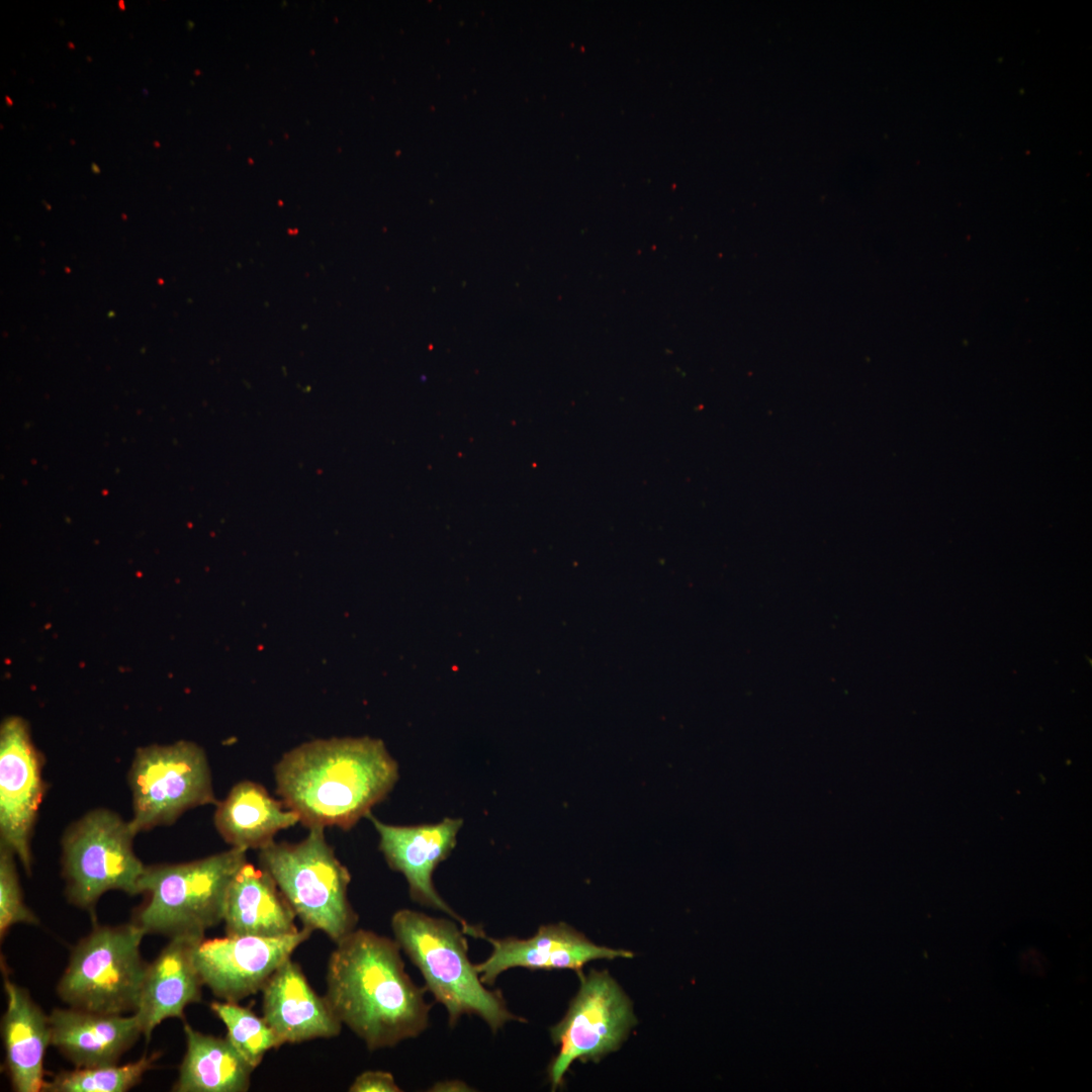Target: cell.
Here are the masks:
<instances>
[{
	"label": "cell",
	"instance_id": "16",
	"mask_svg": "<svg viewBox=\"0 0 1092 1092\" xmlns=\"http://www.w3.org/2000/svg\"><path fill=\"white\" fill-rule=\"evenodd\" d=\"M50 1016L51 1045L76 1068L117 1064L143 1034L136 1015L104 1014L69 1007Z\"/></svg>",
	"mask_w": 1092,
	"mask_h": 1092
},
{
	"label": "cell",
	"instance_id": "24",
	"mask_svg": "<svg viewBox=\"0 0 1092 1092\" xmlns=\"http://www.w3.org/2000/svg\"><path fill=\"white\" fill-rule=\"evenodd\" d=\"M351 1092H399L392 1074L384 1071H366L354 1080Z\"/></svg>",
	"mask_w": 1092,
	"mask_h": 1092
},
{
	"label": "cell",
	"instance_id": "13",
	"mask_svg": "<svg viewBox=\"0 0 1092 1092\" xmlns=\"http://www.w3.org/2000/svg\"><path fill=\"white\" fill-rule=\"evenodd\" d=\"M367 818L378 832L379 849L387 864L406 879L411 898L446 913L461 923L462 929L467 927L469 924L438 894L432 880L438 864L455 847L462 819L445 818L435 824L399 826L381 822L371 813Z\"/></svg>",
	"mask_w": 1092,
	"mask_h": 1092
},
{
	"label": "cell",
	"instance_id": "22",
	"mask_svg": "<svg viewBox=\"0 0 1092 1092\" xmlns=\"http://www.w3.org/2000/svg\"><path fill=\"white\" fill-rule=\"evenodd\" d=\"M210 1009L224 1023L228 1040L254 1069L269 1050L282 1045L263 1016L259 1017L238 1002L213 1001Z\"/></svg>",
	"mask_w": 1092,
	"mask_h": 1092
},
{
	"label": "cell",
	"instance_id": "18",
	"mask_svg": "<svg viewBox=\"0 0 1092 1092\" xmlns=\"http://www.w3.org/2000/svg\"><path fill=\"white\" fill-rule=\"evenodd\" d=\"M296 914L264 869L246 861L231 882L223 913L228 935L279 937L299 929Z\"/></svg>",
	"mask_w": 1092,
	"mask_h": 1092
},
{
	"label": "cell",
	"instance_id": "27",
	"mask_svg": "<svg viewBox=\"0 0 1092 1092\" xmlns=\"http://www.w3.org/2000/svg\"><path fill=\"white\" fill-rule=\"evenodd\" d=\"M91 166H92L91 168H92V171H93V172H95V173H99V172H100V169H99V167H98V166H97V165H96L95 163H93V164H92Z\"/></svg>",
	"mask_w": 1092,
	"mask_h": 1092
},
{
	"label": "cell",
	"instance_id": "1",
	"mask_svg": "<svg viewBox=\"0 0 1092 1092\" xmlns=\"http://www.w3.org/2000/svg\"><path fill=\"white\" fill-rule=\"evenodd\" d=\"M331 953L326 1000L371 1050L418 1037L429 1026L425 988L405 972L397 941L355 929Z\"/></svg>",
	"mask_w": 1092,
	"mask_h": 1092
},
{
	"label": "cell",
	"instance_id": "21",
	"mask_svg": "<svg viewBox=\"0 0 1092 1092\" xmlns=\"http://www.w3.org/2000/svg\"><path fill=\"white\" fill-rule=\"evenodd\" d=\"M160 1055H144L125 1065H103L61 1071L44 1081V1092H125L139 1084Z\"/></svg>",
	"mask_w": 1092,
	"mask_h": 1092
},
{
	"label": "cell",
	"instance_id": "17",
	"mask_svg": "<svg viewBox=\"0 0 1092 1092\" xmlns=\"http://www.w3.org/2000/svg\"><path fill=\"white\" fill-rule=\"evenodd\" d=\"M6 1010L1 1033L5 1050V1071L16 1092L42 1091L43 1061L51 1045L50 1016L24 988L4 979Z\"/></svg>",
	"mask_w": 1092,
	"mask_h": 1092
},
{
	"label": "cell",
	"instance_id": "30",
	"mask_svg": "<svg viewBox=\"0 0 1092 1092\" xmlns=\"http://www.w3.org/2000/svg\"><path fill=\"white\" fill-rule=\"evenodd\" d=\"M155 146H156V147H159V146H160V144H159L158 142H156V143H155Z\"/></svg>",
	"mask_w": 1092,
	"mask_h": 1092
},
{
	"label": "cell",
	"instance_id": "25",
	"mask_svg": "<svg viewBox=\"0 0 1092 1092\" xmlns=\"http://www.w3.org/2000/svg\"><path fill=\"white\" fill-rule=\"evenodd\" d=\"M431 1091H469L466 1083L460 1080H447L436 1083Z\"/></svg>",
	"mask_w": 1092,
	"mask_h": 1092
},
{
	"label": "cell",
	"instance_id": "26",
	"mask_svg": "<svg viewBox=\"0 0 1092 1092\" xmlns=\"http://www.w3.org/2000/svg\"><path fill=\"white\" fill-rule=\"evenodd\" d=\"M118 6H119L120 10H124L125 9V2L123 0H119L118 1Z\"/></svg>",
	"mask_w": 1092,
	"mask_h": 1092
},
{
	"label": "cell",
	"instance_id": "8",
	"mask_svg": "<svg viewBox=\"0 0 1092 1092\" xmlns=\"http://www.w3.org/2000/svg\"><path fill=\"white\" fill-rule=\"evenodd\" d=\"M127 782L132 797L129 821L136 833L172 825L189 809L217 804L206 753L191 741L138 748Z\"/></svg>",
	"mask_w": 1092,
	"mask_h": 1092
},
{
	"label": "cell",
	"instance_id": "19",
	"mask_svg": "<svg viewBox=\"0 0 1092 1092\" xmlns=\"http://www.w3.org/2000/svg\"><path fill=\"white\" fill-rule=\"evenodd\" d=\"M213 822L232 847L259 850L274 841L278 831L299 822V818L282 801L271 797L262 785L246 780L236 784L217 802Z\"/></svg>",
	"mask_w": 1092,
	"mask_h": 1092
},
{
	"label": "cell",
	"instance_id": "7",
	"mask_svg": "<svg viewBox=\"0 0 1092 1092\" xmlns=\"http://www.w3.org/2000/svg\"><path fill=\"white\" fill-rule=\"evenodd\" d=\"M136 834L130 821L104 808L90 810L67 827L61 839V864L71 904L92 913L108 891L140 894L146 866L133 851Z\"/></svg>",
	"mask_w": 1092,
	"mask_h": 1092
},
{
	"label": "cell",
	"instance_id": "29",
	"mask_svg": "<svg viewBox=\"0 0 1092 1092\" xmlns=\"http://www.w3.org/2000/svg\"><path fill=\"white\" fill-rule=\"evenodd\" d=\"M68 47H70L71 49L75 48L72 42H68Z\"/></svg>",
	"mask_w": 1092,
	"mask_h": 1092
},
{
	"label": "cell",
	"instance_id": "20",
	"mask_svg": "<svg viewBox=\"0 0 1092 1092\" xmlns=\"http://www.w3.org/2000/svg\"><path fill=\"white\" fill-rule=\"evenodd\" d=\"M186 1052L175 1092H244L255 1070L228 1038L204 1034L184 1023Z\"/></svg>",
	"mask_w": 1092,
	"mask_h": 1092
},
{
	"label": "cell",
	"instance_id": "2",
	"mask_svg": "<svg viewBox=\"0 0 1092 1092\" xmlns=\"http://www.w3.org/2000/svg\"><path fill=\"white\" fill-rule=\"evenodd\" d=\"M276 792L307 828H352L383 801L398 765L380 739H315L283 754L274 766Z\"/></svg>",
	"mask_w": 1092,
	"mask_h": 1092
},
{
	"label": "cell",
	"instance_id": "28",
	"mask_svg": "<svg viewBox=\"0 0 1092 1092\" xmlns=\"http://www.w3.org/2000/svg\"><path fill=\"white\" fill-rule=\"evenodd\" d=\"M5 100L7 105L11 106L13 104V101L9 98V96H5Z\"/></svg>",
	"mask_w": 1092,
	"mask_h": 1092
},
{
	"label": "cell",
	"instance_id": "5",
	"mask_svg": "<svg viewBox=\"0 0 1092 1092\" xmlns=\"http://www.w3.org/2000/svg\"><path fill=\"white\" fill-rule=\"evenodd\" d=\"M259 863L273 878L303 927L321 930L335 943L356 929L348 899L351 875L337 858L325 828H308L299 842L272 841L259 849Z\"/></svg>",
	"mask_w": 1092,
	"mask_h": 1092
},
{
	"label": "cell",
	"instance_id": "15",
	"mask_svg": "<svg viewBox=\"0 0 1092 1092\" xmlns=\"http://www.w3.org/2000/svg\"><path fill=\"white\" fill-rule=\"evenodd\" d=\"M262 991L263 1017L282 1044L331 1038L340 1033L341 1021L291 959L279 967Z\"/></svg>",
	"mask_w": 1092,
	"mask_h": 1092
},
{
	"label": "cell",
	"instance_id": "9",
	"mask_svg": "<svg viewBox=\"0 0 1092 1092\" xmlns=\"http://www.w3.org/2000/svg\"><path fill=\"white\" fill-rule=\"evenodd\" d=\"M578 976L579 989L565 1015L550 1027L551 1039L559 1046L547 1070L552 1091L563 1084L575 1061L600 1062L619 1050L637 1024L632 1001L608 971Z\"/></svg>",
	"mask_w": 1092,
	"mask_h": 1092
},
{
	"label": "cell",
	"instance_id": "14",
	"mask_svg": "<svg viewBox=\"0 0 1092 1092\" xmlns=\"http://www.w3.org/2000/svg\"><path fill=\"white\" fill-rule=\"evenodd\" d=\"M203 938H170L149 964L134 1012L147 1041L163 1020L183 1018L184 1009L200 1001L203 982L195 964V950Z\"/></svg>",
	"mask_w": 1092,
	"mask_h": 1092
},
{
	"label": "cell",
	"instance_id": "6",
	"mask_svg": "<svg viewBox=\"0 0 1092 1092\" xmlns=\"http://www.w3.org/2000/svg\"><path fill=\"white\" fill-rule=\"evenodd\" d=\"M146 935L131 921L96 925L72 949L57 993L70 1007L104 1014L134 1013L146 977Z\"/></svg>",
	"mask_w": 1092,
	"mask_h": 1092
},
{
	"label": "cell",
	"instance_id": "3",
	"mask_svg": "<svg viewBox=\"0 0 1092 1092\" xmlns=\"http://www.w3.org/2000/svg\"><path fill=\"white\" fill-rule=\"evenodd\" d=\"M394 939L421 972L425 989L448 1014L450 1026L475 1015L496 1032L510 1021H525L508 1008L502 992L489 990L468 957L462 927L448 918L400 909L391 918Z\"/></svg>",
	"mask_w": 1092,
	"mask_h": 1092
},
{
	"label": "cell",
	"instance_id": "23",
	"mask_svg": "<svg viewBox=\"0 0 1092 1092\" xmlns=\"http://www.w3.org/2000/svg\"><path fill=\"white\" fill-rule=\"evenodd\" d=\"M15 853L0 844V936L17 923L37 924L35 914L25 905L15 863Z\"/></svg>",
	"mask_w": 1092,
	"mask_h": 1092
},
{
	"label": "cell",
	"instance_id": "4",
	"mask_svg": "<svg viewBox=\"0 0 1092 1092\" xmlns=\"http://www.w3.org/2000/svg\"><path fill=\"white\" fill-rule=\"evenodd\" d=\"M247 851L231 847L187 862L146 866L139 884L146 898L131 922L145 934L204 937L223 920L231 882L248 861Z\"/></svg>",
	"mask_w": 1092,
	"mask_h": 1092
},
{
	"label": "cell",
	"instance_id": "12",
	"mask_svg": "<svg viewBox=\"0 0 1092 1092\" xmlns=\"http://www.w3.org/2000/svg\"><path fill=\"white\" fill-rule=\"evenodd\" d=\"M477 937L486 939L491 945L490 954L475 965L486 986L493 985L499 975L514 968L571 970L579 975L589 962L634 957L628 949L596 944L564 922L541 925L533 936L525 939L515 936L494 938L482 929Z\"/></svg>",
	"mask_w": 1092,
	"mask_h": 1092
},
{
	"label": "cell",
	"instance_id": "10",
	"mask_svg": "<svg viewBox=\"0 0 1092 1092\" xmlns=\"http://www.w3.org/2000/svg\"><path fill=\"white\" fill-rule=\"evenodd\" d=\"M44 759L22 718H6L0 728V844L9 847L27 875L30 842L47 785Z\"/></svg>",
	"mask_w": 1092,
	"mask_h": 1092
},
{
	"label": "cell",
	"instance_id": "11",
	"mask_svg": "<svg viewBox=\"0 0 1092 1092\" xmlns=\"http://www.w3.org/2000/svg\"><path fill=\"white\" fill-rule=\"evenodd\" d=\"M312 930L279 936L225 935L202 939L195 964L203 985L223 1001L239 1002L264 988Z\"/></svg>",
	"mask_w": 1092,
	"mask_h": 1092
}]
</instances>
